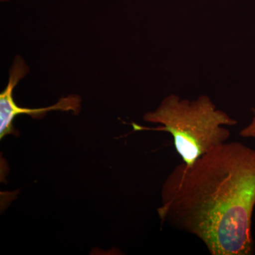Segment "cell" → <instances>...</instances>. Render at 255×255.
I'll return each instance as SVG.
<instances>
[{"label": "cell", "mask_w": 255, "mask_h": 255, "mask_svg": "<svg viewBox=\"0 0 255 255\" xmlns=\"http://www.w3.org/2000/svg\"><path fill=\"white\" fill-rule=\"evenodd\" d=\"M144 120L162 126L150 128L132 124L134 130L169 132L173 137L178 155L187 164H192L211 149L227 142L231 132L223 127L238 124L226 112L217 110L206 95L189 101L170 95L162 100L157 110L146 114Z\"/></svg>", "instance_id": "cell-2"}, {"label": "cell", "mask_w": 255, "mask_h": 255, "mask_svg": "<svg viewBox=\"0 0 255 255\" xmlns=\"http://www.w3.org/2000/svg\"><path fill=\"white\" fill-rule=\"evenodd\" d=\"M28 68L22 58L16 57L9 73V82L4 91L0 95V138L8 134L14 133L13 121L20 114H28L34 119L43 118L47 112L60 110L63 112L72 111L78 114L80 108V97L69 96L61 98L58 103L50 107L39 109L22 108L16 105L13 99L12 92L18 82L28 73Z\"/></svg>", "instance_id": "cell-3"}, {"label": "cell", "mask_w": 255, "mask_h": 255, "mask_svg": "<svg viewBox=\"0 0 255 255\" xmlns=\"http://www.w3.org/2000/svg\"><path fill=\"white\" fill-rule=\"evenodd\" d=\"M253 113V118L249 125L245 127L240 132V135L243 137H251V138H255V109L252 110Z\"/></svg>", "instance_id": "cell-4"}, {"label": "cell", "mask_w": 255, "mask_h": 255, "mask_svg": "<svg viewBox=\"0 0 255 255\" xmlns=\"http://www.w3.org/2000/svg\"><path fill=\"white\" fill-rule=\"evenodd\" d=\"M162 223L196 236L212 255H251L255 150L225 142L174 167L161 191Z\"/></svg>", "instance_id": "cell-1"}]
</instances>
